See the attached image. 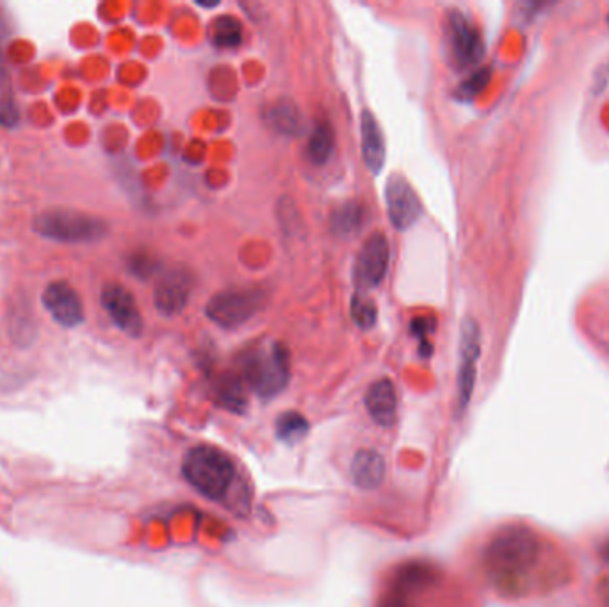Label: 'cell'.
Returning <instances> with one entry per match:
<instances>
[{
    "mask_svg": "<svg viewBox=\"0 0 609 607\" xmlns=\"http://www.w3.org/2000/svg\"><path fill=\"white\" fill-rule=\"evenodd\" d=\"M186 483L211 503L225 504L230 511L245 515L250 510L248 488L243 483L234 458L218 445L198 444L182 458Z\"/></svg>",
    "mask_w": 609,
    "mask_h": 607,
    "instance_id": "1",
    "label": "cell"
},
{
    "mask_svg": "<svg viewBox=\"0 0 609 607\" xmlns=\"http://www.w3.org/2000/svg\"><path fill=\"white\" fill-rule=\"evenodd\" d=\"M540 560V538L526 524L501 526L487 542L483 565L490 579L503 588L521 583Z\"/></svg>",
    "mask_w": 609,
    "mask_h": 607,
    "instance_id": "2",
    "label": "cell"
},
{
    "mask_svg": "<svg viewBox=\"0 0 609 607\" xmlns=\"http://www.w3.org/2000/svg\"><path fill=\"white\" fill-rule=\"evenodd\" d=\"M243 378L261 399L280 395L291 381V356L282 342H270L248 349L241 356Z\"/></svg>",
    "mask_w": 609,
    "mask_h": 607,
    "instance_id": "3",
    "label": "cell"
},
{
    "mask_svg": "<svg viewBox=\"0 0 609 607\" xmlns=\"http://www.w3.org/2000/svg\"><path fill=\"white\" fill-rule=\"evenodd\" d=\"M34 232L59 243H95L107 234V223L100 218L70 211L50 209L36 216Z\"/></svg>",
    "mask_w": 609,
    "mask_h": 607,
    "instance_id": "4",
    "label": "cell"
},
{
    "mask_svg": "<svg viewBox=\"0 0 609 607\" xmlns=\"http://www.w3.org/2000/svg\"><path fill=\"white\" fill-rule=\"evenodd\" d=\"M266 302L259 289H229L214 295L205 306V315L225 329L239 328L250 320Z\"/></svg>",
    "mask_w": 609,
    "mask_h": 607,
    "instance_id": "5",
    "label": "cell"
},
{
    "mask_svg": "<svg viewBox=\"0 0 609 607\" xmlns=\"http://www.w3.org/2000/svg\"><path fill=\"white\" fill-rule=\"evenodd\" d=\"M480 354H481L480 324L476 319L465 317L460 326V363L456 376V408L460 415L465 413L474 394Z\"/></svg>",
    "mask_w": 609,
    "mask_h": 607,
    "instance_id": "6",
    "label": "cell"
},
{
    "mask_svg": "<svg viewBox=\"0 0 609 607\" xmlns=\"http://www.w3.org/2000/svg\"><path fill=\"white\" fill-rule=\"evenodd\" d=\"M390 261L388 239L383 232H372L362 245L355 266L353 280L360 293L372 291L383 282Z\"/></svg>",
    "mask_w": 609,
    "mask_h": 607,
    "instance_id": "7",
    "label": "cell"
},
{
    "mask_svg": "<svg viewBox=\"0 0 609 607\" xmlns=\"http://www.w3.org/2000/svg\"><path fill=\"white\" fill-rule=\"evenodd\" d=\"M385 205L390 223L396 230L405 232L412 229L422 212L421 200L412 184L399 173L388 177L385 186Z\"/></svg>",
    "mask_w": 609,
    "mask_h": 607,
    "instance_id": "8",
    "label": "cell"
},
{
    "mask_svg": "<svg viewBox=\"0 0 609 607\" xmlns=\"http://www.w3.org/2000/svg\"><path fill=\"white\" fill-rule=\"evenodd\" d=\"M193 273L184 266H173L161 275L154 289V304L164 317L184 312L193 295Z\"/></svg>",
    "mask_w": 609,
    "mask_h": 607,
    "instance_id": "9",
    "label": "cell"
},
{
    "mask_svg": "<svg viewBox=\"0 0 609 607\" xmlns=\"http://www.w3.org/2000/svg\"><path fill=\"white\" fill-rule=\"evenodd\" d=\"M447 25L449 43L456 62L463 68L480 62L485 54V45L480 29L471 21V18L462 11H451Z\"/></svg>",
    "mask_w": 609,
    "mask_h": 607,
    "instance_id": "10",
    "label": "cell"
},
{
    "mask_svg": "<svg viewBox=\"0 0 609 607\" xmlns=\"http://www.w3.org/2000/svg\"><path fill=\"white\" fill-rule=\"evenodd\" d=\"M100 302L116 328H120L129 337H141L145 322L136 298L129 289L120 284H109L102 289Z\"/></svg>",
    "mask_w": 609,
    "mask_h": 607,
    "instance_id": "11",
    "label": "cell"
},
{
    "mask_svg": "<svg viewBox=\"0 0 609 607\" xmlns=\"http://www.w3.org/2000/svg\"><path fill=\"white\" fill-rule=\"evenodd\" d=\"M50 317L64 328H75L84 320V306L77 291L66 282H52L41 295Z\"/></svg>",
    "mask_w": 609,
    "mask_h": 607,
    "instance_id": "12",
    "label": "cell"
},
{
    "mask_svg": "<svg viewBox=\"0 0 609 607\" xmlns=\"http://www.w3.org/2000/svg\"><path fill=\"white\" fill-rule=\"evenodd\" d=\"M438 579V572L435 565L428 561H406L401 563L392 572L390 592H396L405 597L417 595L428 588H431Z\"/></svg>",
    "mask_w": 609,
    "mask_h": 607,
    "instance_id": "13",
    "label": "cell"
},
{
    "mask_svg": "<svg viewBox=\"0 0 609 607\" xmlns=\"http://www.w3.org/2000/svg\"><path fill=\"white\" fill-rule=\"evenodd\" d=\"M365 410L380 428H390L397 417V392L388 378L376 379L365 392Z\"/></svg>",
    "mask_w": 609,
    "mask_h": 607,
    "instance_id": "14",
    "label": "cell"
},
{
    "mask_svg": "<svg viewBox=\"0 0 609 607\" xmlns=\"http://www.w3.org/2000/svg\"><path fill=\"white\" fill-rule=\"evenodd\" d=\"M349 476L358 490L372 492L380 488L387 478V461L376 449H360L351 460Z\"/></svg>",
    "mask_w": 609,
    "mask_h": 607,
    "instance_id": "15",
    "label": "cell"
},
{
    "mask_svg": "<svg viewBox=\"0 0 609 607\" xmlns=\"http://www.w3.org/2000/svg\"><path fill=\"white\" fill-rule=\"evenodd\" d=\"M360 139H362V157L365 166L372 173H380L385 166L387 145L383 130L371 111H363L360 116Z\"/></svg>",
    "mask_w": 609,
    "mask_h": 607,
    "instance_id": "16",
    "label": "cell"
},
{
    "mask_svg": "<svg viewBox=\"0 0 609 607\" xmlns=\"http://www.w3.org/2000/svg\"><path fill=\"white\" fill-rule=\"evenodd\" d=\"M268 123L284 136H300L304 132V120L300 107L289 100H277L268 111H266Z\"/></svg>",
    "mask_w": 609,
    "mask_h": 607,
    "instance_id": "17",
    "label": "cell"
},
{
    "mask_svg": "<svg viewBox=\"0 0 609 607\" xmlns=\"http://www.w3.org/2000/svg\"><path fill=\"white\" fill-rule=\"evenodd\" d=\"M216 401L221 408L232 412V413H245L248 410V397L243 385V379L238 374L225 372L220 376V379L214 385Z\"/></svg>",
    "mask_w": 609,
    "mask_h": 607,
    "instance_id": "18",
    "label": "cell"
},
{
    "mask_svg": "<svg viewBox=\"0 0 609 607\" xmlns=\"http://www.w3.org/2000/svg\"><path fill=\"white\" fill-rule=\"evenodd\" d=\"M367 207L362 202L351 200L340 205L331 214V230L340 236L347 237L356 234L367 221Z\"/></svg>",
    "mask_w": 609,
    "mask_h": 607,
    "instance_id": "19",
    "label": "cell"
},
{
    "mask_svg": "<svg viewBox=\"0 0 609 607\" xmlns=\"http://www.w3.org/2000/svg\"><path fill=\"white\" fill-rule=\"evenodd\" d=\"M335 150V132L333 127L326 121L321 120L315 123L308 143H306V157L312 164L321 166L326 164Z\"/></svg>",
    "mask_w": 609,
    "mask_h": 607,
    "instance_id": "20",
    "label": "cell"
},
{
    "mask_svg": "<svg viewBox=\"0 0 609 607\" xmlns=\"http://www.w3.org/2000/svg\"><path fill=\"white\" fill-rule=\"evenodd\" d=\"M310 424L306 420V417L302 415L300 412H284L277 417L275 420V433L277 438L280 442H284L286 445H295L298 442H302L304 437L308 435Z\"/></svg>",
    "mask_w": 609,
    "mask_h": 607,
    "instance_id": "21",
    "label": "cell"
},
{
    "mask_svg": "<svg viewBox=\"0 0 609 607\" xmlns=\"http://www.w3.org/2000/svg\"><path fill=\"white\" fill-rule=\"evenodd\" d=\"M213 43L220 48H236L243 41V25L238 18L223 14L213 23Z\"/></svg>",
    "mask_w": 609,
    "mask_h": 607,
    "instance_id": "22",
    "label": "cell"
},
{
    "mask_svg": "<svg viewBox=\"0 0 609 607\" xmlns=\"http://www.w3.org/2000/svg\"><path fill=\"white\" fill-rule=\"evenodd\" d=\"M351 317L360 329H371L376 322V306L362 295H356L351 302Z\"/></svg>",
    "mask_w": 609,
    "mask_h": 607,
    "instance_id": "23",
    "label": "cell"
},
{
    "mask_svg": "<svg viewBox=\"0 0 609 607\" xmlns=\"http://www.w3.org/2000/svg\"><path fill=\"white\" fill-rule=\"evenodd\" d=\"M490 80V68H480L471 73L456 89V96L462 100H471L480 95Z\"/></svg>",
    "mask_w": 609,
    "mask_h": 607,
    "instance_id": "24",
    "label": "cell"
},
{
    "mask_svg": "<svg viewBox=\"0 0 609 607\" xmlns=\"http://www.w3.org/2000/svg\"><path fill=\"white\" fill-rule=\"evenodd\" d=\"M410 329L415 337L421 338V342H424L426 335L435 331V319L431 315H419L410 322Z\"/></svg>",
    "mask_w": 609,
    "mask_h": 607,
    "instance_id": "25",
    "label": "cell"
},
{
    "mask_svg": "<svg viewBox=\"0 0 609 607\" xmlns=\"http://www.w3.org/2000/svg\"><path fill=\"white\" fill-rule=\"evenodd\" d=\"M20 111L11 100H0V125L5 129H11L18 123Z\"/></svg>",
    "mask_w": 609,
    "mask_h": 607,
    "instance_id": "26",
    "label": "cell"
},
{
    "mask_svg": "<svg viewBox=\"0 0 609 607\" xmlns=\"http://www.w3.org/2000/svg\"><path fill=\"white\" fill-rule=\"evenodd\" d=\"M376 607H412V604H410L408 597L399 595V594L388 590V592L378 601Z\"/></svg>",
    "mask_w": 609,
    "mask_h": 607,
    "instance_id": "27",
    "label": "cell"
},
{
    "mask_svg": "<svg viewBox=\"0 0 609 607\" xmlns=\"http://www.w3.org/2000/svg\"><path fill=\"white\" fill-rule=\"evenodd\" d=\"M134 262H139V266H132V270H134L132 273H138L141 277H146V275H150L155 270V262L152 259H148V257H143V259L136 257Z\"/></svg>",
    "mask_w": 609,
    "mask_h": 607,
    "instance_id": "28",
    "label": "cell"
},
{
    "mask_svg": "<svg viewBox=\"0 0 609 607\" xmlns=\"http://www.w3.org/2000/svg\"><path fill=\"white\" fill-rule=\"evenodd\" d=\"M7 79L5 68H4V61H2V52H0V82H4Z\"/></svg>",
    "mask_w": 609,
    "mask_h": 607,
    "instance_id": "29",
    "label": "cell"
},
{
    "mask_svg": "<svg viewBox=\"0 0 609 607\" xmlns=\"http://www.w3.org/2000/svg\"><path fill=\"white\" fill-rule=\"evenodd\" d=\"M601 554H603V558L606 560V561H609V540L603 545V549H601Z\"/></svg>",
    "mask_w": 609,
    "mask_h": 607,
    "instance_id": "30",
    "label": "cell"
}]
</instances>
